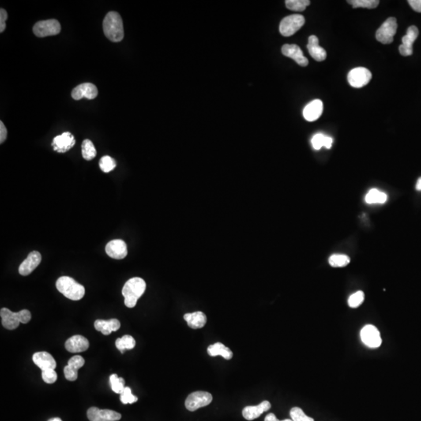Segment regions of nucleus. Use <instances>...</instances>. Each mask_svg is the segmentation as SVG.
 Here are the masks:
<instances>
[{"instance_id": "obj_18", "label": "nucleus", "mask_w": 421, "mask_h": 421, "mask_svg": "<svg viewBox=\"0 0 421 421\" xmlns=\"http://www.w3.org/2000/svg\"><path fill=\"white\" fill-rule=\"evenodd\" d=\"M282 53L286 57L293 59L300 66H306L308 65V60L303 56L301 48L297 45H284L282 48Z\"/></svg>"}, {"instance_id": "obj_17", "label": "nucleus", "mask_w": 421, "mask_h": 421, "mask_svg": "<svg viewBox=\"0 0 421 421\" xmlns=\"http://www.w3.org/2000/svg\"><path fill=\"white\" fill-rule=\"evenodd\" d=\"M42 261V255L38 251H32L28 254V257L21 263L19 267V273L23 276L30 275L34 270L39 266Z\"/></svg>"}, {"instance_id": "obj_19", "label": "nucleus", "mask_w": 421, "mask_h": 421, "mask_svg": "<svg viewBox=\"0 0 421 421\" xmlns=\"http://www.w3.org/2000/svg\"><path fill=\"white\" fill-rule=\"evenodd\" d=\"M65 347L68 352L76 353L84 352L89 348V342L88 339L82 336H73L69 338L65 343Z\"/></svg>"}, {"instance_id": "obj_20", "label": "nucleus", "mask_w": 421, "mask_h": 421, "mask_svg": "<svg viewBox=\"0 0 421 421\" xmlns=\"http://www.w3.org/2000/svg\"><path fill=\"white\" fill-rule=\"evenodd\" d=\"M32 359H33V362L35 363V364L39 366V368L42 370V371L50 370V369L55 370L56 367H57V362H56L55 359L49 353H35L33 355Z\"/></svg>"}, {"instance_id": "obj_11", "label": "nucleus", "mask_w": 421, "mask_h": 421, "mask_svg": "<svg viewBox=\"0 0 421 421\" xmlns=\"http://www.w3.org/2000/svg\"><path fill=\"white\" fill-rule=\"evenodd\" d=\"M90 421H118L121 419V414L110 410H100L97 407H91L87 412Z\"/></svg>"}, {"instance_id": "obj_41", "label": "nucleus", "mask_w": 421, "mask_h": 421, "mask_svg": "<svg viewBox=\"0 0 421 421\" xmlns=\"http://www.w3.org/2000/svg\"><path fill=\"white\" fill-rule=\"evenodd\" d=\"M6 137H7V129L4 125L3 122L0 121V143L2 144L5 142Z\"/></svg>"}, {"instance_id": "obj_16", "label": "nucleus", "mask_w": 421, "mask_h": 421, "mask_svg": "<svg viewBox=\"0 0 421 421\" xmlns=\"http://www.w3.org/2000/svg\"><path fill=\"white\" fill-rule=\"evenodd\" d=\"M84 363L85 361L81 356H73V358H70L67 365L64 367V375L66 380L69 381H76L78 377L77 371L84 366Z\"/></svg>"}, {"instance_id": "obj_42", "label": "nucleus", "mask_w": 421, "mask_h": 421, "mask_svg": "<svg viewBox=\"0 0 421 421\" xmlns=\"http://www.w3.org/2000/svg\"><path fill=\"white\" fill-rule=\"evenodd\" d=\"M408 2L415 11L421 13V0H409Z\"/></svg>"}, {"instance_id": "obj_36", "label": "nucleus", "mask_w": 421, "mask_h": 421, "mask_svg": "<svg viewBox=\"0 0 421 421\" xmlns=\"http://www.w3.org/2000/svg\"><path fill=\"white\" fill-rule=\"evenodd\" d=\"M364 298L365 296L363 291H358V292L354 293L349 298V306L351 308H358V306H361L363 303Z\"/></svg>"}, {"instance_id": "obj_14", "label": "nucleus", "mask_w": 421, "mask_h": 421, "mask_svg": "<svg viewBox=\"0 0 421 421\" xmlns=\"http://www.w3.org/2000/svg\"><path fill=\"white\" fill-rule=\"evenodd\" d=\"M99 91L95 84L91 83H84L77 86L72 91L71 96L74 100H80V99H94L98 96Z\"/></svg>"}, {"instance_id": "obj_43", "label": "nucleus", "mask_w": 421, "mask_h": 421, "mask_svg": "<svg viewBox=\"0 0 421 421\" xmlns=\"http://www.w3.org/2000/svg\"><path fill=\"white\" fill-rule=\"evenodd\" d=\"M332 143H333V140H332V137L325 136L324 147H325L327 149H330L332 148Z\"/></svg>"}, {"instance_id": "obj_38", "label": "nucleus", "mask_w": 421, "mask_h": 421, "mask_svg": "<svg viewBox=\"0 0 421 421\" xmlns=\"http://www.w3.org/2000/svg\"><path fill=\"white\" fill-rule=\"evenodd\" d=\"M42 377L45 382L47 383V384H53L57 380V372L53 369L43 370L42 373Z\"/></svg>"}, {"instance_id": "obj_13", "label": "nucleus", "mask_w": 421, "mask_h": 421, "mask_svg": "<svg viewBox=\"0 0 421 421\" xmlns=\"http://www.w3.org/2000/svg\"><path fill=\"white\" fill-rule=\"evenodd\" d=\"M419 31L416 26H410L407 29V35L402 39L401 46H399V53L403 57H409L413 54V44L418 39Z\"/></svg>"}, {"instance_id": "obj_2", "label": "nucleus", "mask_w": 421, "mask_h": 421, "mask_svg": "<svg viewBox=\"0 0 421 421\" xmlns=\"http://www.w3.org/2000/svg\"><path fill=\"white\" fill-rule=\"evenodd\" d=\"M102 26L105 35L111 42H120L123 39L124 29L122 17L117 12H109L103 20Z\"/></svg>"}, {"instance_id": "obj_9", "label": "nucleus", "mask_w": 421, "mask_h": 421, "mask_svg": "<svg viewBox=\"0 0 421 421\" xmlns=\"http://www.w3.org/2000/svg\"><path fill=\"white\" fill-rule=\"evenodd\" d=\"M361 339L363 344L369 348H377L381 347L382 339L381 333L374 325H367L362 328Z\"/></svg>"}, {"instance_id": "obj_15", "label": "nucleus", "mask_w": 421, "mask_h": 421, "mask_svg": "<svg viewBox=\"0 0 421 421\" xmlns=\"http://www.w3.org/2000/svg\"><path fill=\"white\" fill-rule=\"evenodd\" d=\"M106 252L112 258L121 260L127 255V246L122 240H113L108 242Z\"/></svg>"}, {"instance_id": "obj_12", "label": "nucleus", "mask_w": 421, "mask_h": 421, "mask_svg": "<svg viewBox=\"0 0 421 421\" xmlns=\"http://www.w3.org/2000/svg\"><path fill=\"white\" fill-rule=\"evenodd\" d=\"M76 140L73 135L69 132H65L54 137L52 142V146L55 152L65 153L74 146Z\"/></svg>"}, {"instance_id": "obj_21", "label": "nucleus", "mask_w": 421, "mask_h": 421, "mask_svg": "<svg viewBox=\"0 0 421 421\" xmlns=\"http://www.w3.org/2000/svg\"><path fill=\"white\" fill-rule=\"evenodd\" d=\"M323 113V102L319 99H315L305 106L303 114L306 120L314 122L319 119Z\"/></svg>"}, {"instance_id": "obj_24", "label": "nucleus", "mask_w": 421, "mask_h": 421, "mask_svg": "<svg viewBox=\"0 0 421 421\" xmlns=\"http://www.w3.org/2000/svg\"><path fill=\"white\" fill-rule=\"evenodd\" d=\"M120 328V322L115 318L110 320H96L95 321V328L97 331L102 332L104 336H109L113 332H117Z\"/></svg>"}, {"instance_id": "obj_28", "label": "nucleus", "mask_w": 421, "mask_h": 421, "mask_svg": "<svg viewBox=\"0 0 421 421\" xmlns=\"http://www.w3.org/2000/svg\"><path fill=\"white\" fill-rule=\"evenodd\" d=\"M136 346V341L133 339V336L126 335L122 336V338H119L116 341V347L120 351L122 354L126 350H133Z\"/></svg>"}, {"instance_id": "obj_39", "label": "nucleus", "mask_w": 421, "mask_h": 421, "mask_svg": "<svg viewBox=\"0 0 421 421\" xmlns=\"http://www.w3.org/2000/svg\"><path fill=\"white\" fill-rule=\"evenodd\" d=\"M325 137V135L322 134V133H317V134L314 135L311 139L313 148L315 150H320L322 147H324Z\"/></svg>"}, {"instance_id": "obj_6", "label": "nucleus", "mask_w": 421, "mask_h": 421, "mask_svg": "<svg viewBox=\"0 0 421 421\" xmlns=\"http://www.w3.org/2000/svg\"><path fill=\"white\" fill-rule=\"evenodd\" d=\"M397 20L395 17L387 19L376 32V39L382 44H390L397 31Z\"/></svg>"}, {"instance_id": "obj_26", "label": "nucleus", "mask_w": 421, "mask_h": 421, "mask_svg": "<svg viewBox=\"0 0 421 421\" xmlns=\"http://www.w3.org/2000/svg\"><path fill=\"white\" fill-rule=\"evenodd\" d=\"M208 354L211 357L221 356L226 360H231L234 357V354L231 350L221 343H216L209 346L208 347Z\"/></svg>"}, {"instance_id": "obj_44", "label": "nucleus", "mask_w": 421, "mask_h": 421, "mask_svg": "<svg viewBox=\"0 0 421 421\" xmlns=\"http://www.w3.org/2000/svg\"><path fill=\"white\" fill-rule=\"evenodd\" d=\"M264 421H279L276 416L274 414H269L264 418Z\"/></svg>"}, {"instance_id": "obj_40", "label": "nucleus", "mask_w": 421, "mask_h": 421, "mask_svg": "<svg viewBox=\"0 0 421 421\" xmlns=\"http://www.w3.org/2000/svg\"><path fill=\"white\" fill-rule=\"evenodd\" d=\"M7 12L4 9H0V32L2 33L6 29V20H7Z\"/></svg>"}, {"instance_id": "obj_47", "label": "nucleus", "mask_w": 421, "mask_h": 421, "mask_svg": "<svg viewBox=\"0 0 421 421\" xmlns=\"http://www.w3.org/2000/svg\"><path fill=\"white\" fill-rule=\"evenodd\" d=\"M279 421H292V419H286V420H283V421H279Z\"/></svg>"}, {"instance_id": "obj_31", "label": "nucleus", "mask_w": 421, "mask_h": 421, "mask_svg": "<svg viewBox=\"0 0 421 421\" xmlns=\"http://www.w3.org/2000/svg\"><path fill=\"white\" fill-rule=\"evenodd\" d=\"M310 4L309 0H287L286 6L290 10L302 12L306 9V6Z\"/></svg>"}, {"instance_id": "obj_37", "label": "nucleus", "mask_w": 421, "mask_h": 421, "mask_svg": "<svg viewBox=\"0 0 421 421\" xmlns=\"http://www.w3.org/2000/svg\"><path fill=\"white\" fill-rule=\"evenodd\" d=\"M138 400L137 396H133L131 389L129 387H125L123 392L120 394V401L123 404H132Z\"/></svg>"}, {"instance_id": "obj_7", "label": "nucleus", "mask_w": 421, "mask_h": 421, "mask_svg": "<svg viewBox=\"0 0 421 421\" xmlns=\"http://www.w3.org/2000/svg\"><path fill=\"white\" fill-rule=\"evenodd\" d=\"M61 31V25L55 19L41 20L34 25L33 32L39 38L54 36Z\"/></svg>"}, {"instance_id": "obj_5", "label": "nucleus", "mask_w": 421, "mask_h": 421, "mask_svg": "<svg viewBox=\"0 0 421 421\" xmlns=\"http://www.w3.org/2000/svg\"><path fill=\"white\" fill-rule=\"evenodd\" d=\"M305 24V18L301 14H293L283 19L279 25L281 35L285 37L292 36L298 32Z\"/></svg>"}, {"instance_id": "obj_25", "label": "nucleus", "mask_w": 421, "mask_h": 421, "mask_svg": "<svg viewBox=\"0 0 421 421\" xmlns=\"http://www.w3.org/2000/svg\"><path fill=\"white\" fill-rule=\"evenodd\" d=\"M183 318L187 322L188 326L192 329H199V328H203L207 323L206 315L201 311L188 313L183 316Z\"/></svg>"}, {"instance_id": "obj_46", "label": "nucleus", "mask_w": 421, "mask_h": 421, "mask_svg": "<svg viewBox=\"0 0 421 421\" xmlns=\"http://www.w3.org/2000/svg\"><path fill=\"white\" fill-rule=\"evenodd\" d=\"M49 421H62V420H61L60 418H55L49 420Z\"/></svg>"}, {"instance_id": "obj_10", "label": "nucleus", "mask_w": 421, "mask_h": 421, "mask_svg": "<svg viewBox=\"0 0 421 421\" xmlns=\"http://www.w3.org/2000/svg\"><path fill=\"white\" fill-rule=\"evenodd\" d=\"M371 77V73L366 68H354L349 73L348 82L354 88H363L370 82Z\"/></svg>"}, {"instance_id": "obj_32", "label": "nucleus", "mask_w": 421, "mask_h": 421, "mask_svg": "<svg viewBox=\"0 0 421 421\" xmlns=\"http://www.w3.org/2000/svg\"><path fill=\"white\" fill-rule=\"evenodd\" d=\"M347 2L354 8L374 9L378 6L380 2L378 0H350L347 1Z\"/></svg>"}, {"instance_id": "obj_22", "label": "nucleus", "mask_w": 421, "mask_h": 421, "mask_svg": "<svg viewBox=\"0 0 421 421\" xmlns=\"http://www.w3.org/2000/svg\"><path fill=\"white\" fill-rule=\"evenodd\" d=\"M272 405L268 401H263L257 406H249L242 410V416L247 421H253L259 418L263 413L269 410Z\"/></svg>"}, {"instance_id": "obj_1", "label": "nucleus", "mask_w": 421, "mask_h": 421, "mask_svg": "<svg viewBox=\"0 0 421 421\" xmlns=\"http://www.w3.org/2000/svg\"><path fill=\"white\" fill-rule=\"evenodd\" d=\"M146 290V283L141 278L135 277L129 279L125 283L122 290L124 297V303L129 308H133L137 304V301L144 294Z\"/></svg>"}, {"instance_id": "obj_8", "label": "nucleus", "mask_w": 421, "mask_h": 421, "mask_svg": "<svg viewBox=\"0 0 421 421\" xmlns=\"http://www.w3.org/2000/svg\"><path fill=\"white\" fill-rule=\"evenodd\" d=\"M212 402V394L208 392L197 391L188 396L185 402V406L189 411L193 412L201 407H207Z\"/></svg>"}, {"instance_id": "obj_3", "label": "nucleus", "mask_w": 421, "mask_h": 421, "mask_svg": "<svg viewBox=\"0 0 421 421\" xmlns=\"http://www.w3.org/2000/svg\"><path fill=\"white\" fill-rule=\"evenodd\" d=\"M56 286L59 292L71 301H80L85 294V289L82 285L77 283L73 278L69 276L59 278Z\"/></svg>"}, {"instance_id": "obj_30", "label": "nucleus", "mask_w": 421, "mask_h": 421, "mask_svg": "<svg viewBox=\"0 0 421 421\" xmlns=\"http://www.w3.org/2000/svg\"><path fill=\"white\" fill-rule=\"evenodd\" d=\"M328 262L333 268H343L350 264V258L344 254H333L328 259Z\"/></svg>"}, {"instance_id": "obj_34", "label": "nucleus", "mask_w": 421, "mask_h": 421, "mask_svg": "<svg viewBox=\"0 0 421 421\" xmlns=\"http://www.w3.org/2000/svg\"><path fill=\"white\" fill-rule=\"evenodd\" d=\"M112 390L117 394H122L125 388V381L122 377H119L117 374H112L110 377Z\"/></svg>"}, {"instance_id": "obj_4", "label": "nucleus", "mask_w": 421, "mask_h": 421, "mask_svg": "<svg viewBox=\"0 0 421 421\" xmlns=\"http://www.w3.org/2000/svg\"><path fill=\"white\" fill-rule=\"evenodd\" d=\"M0 315L2 318V326L9 330L16 329L20 323L27 324L31 319V312L28 310H22L14 313L9 309L2 308L0 310Z\"/></svg>"}, {"instance_id": "obj_35", "label": "nucleus", "mask_w": 421, "mask_h": 421, "mask_svg": "<svg viewBox=\"0 0 421 421\" xmlns=\"http://www.w3.org/2000/svg\"><path fill=\"white\" fill-rule=\"evenodd\" d=\"M290 417L293 421H314L312 418L306 416L302 409L294 407L290 410Z\"/></svg>"}, {"instance_id": "obj_29", "label": "nucleus", "mask_w": 421, "mask_h": 421, "mask_svg": "<svg viewBox=\"0 0 421 421\" xmlns=\"http://www.w3.org/2000/svg\"><path fill=\"white\" fill-rule=\"evenodd\" d=\"M82 156L85 160L91 161L95 159L97 155L96 149L92 141L90 140H84L82 143Z\"/></svg>"}, {"instance_id": "obj_27", "label": "nucleus", "mask_w": 421, "mask_h": 421, "mask_svg": "<svg viewBox=\"0 0 421 421\" xmlns=\"http://www.w3.org/2000/svg\"><path fill=\"white\" fill-rule=\"evenodd\" d=\"M387 199L388 197L386 193L377 189H372L365 197V201L367 204H384L386 202Z\"/></svg>"}, {"instance_id": "obj_33", "label": "nucleus", "mask_w": 421, "mask_h": 421, "mask_svg": "<svg viewBox=\"0 0 421 421\" xmlns=\"http://www.w3.org/2000/svg\"><path fill=\"white\" fill-rule=\"evenodd\" d=\"M99 167H100L102 172L107 174V173L113 171L117 167V163L113 158L110 157L109 155H106V156H103L99 161Z\"/></svg>"}, {"instance_id": "obj_45", "label": "nucleus", "mask_w": 421, "mask_h": 421, "mask_svg": "<svg viewBox=\"0 0 421 421\" xmlns=\"http://www.w3.org/2000/svg\"><path fill=\"white\" fill-rule=\"evenodd\" d=\"M416 189L419 190V191H421V178H420V179L418 180V182H417V185H416Z\"/></svg>"}, {"instance_id": "obj_23", "label": "nucleus", "mask_w": 421, "mask_h": 421, "mask_svg": "<svg viewBox=\"0 0 421 421\" xmlns=\"http://www.w3.org/2000/svg\"><path fill=\"white\" fill-rule=\"evenodd\" d=\"M306 47H307L310 55L316 61L321 62L326 59V51L321 46H319V40L315 35H311V36L309 37L308 44H307Z\"/></svg>"}]
</instances>
